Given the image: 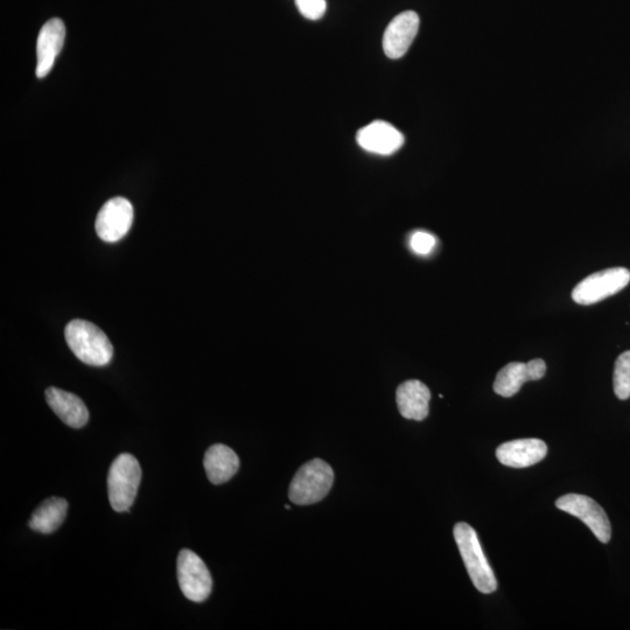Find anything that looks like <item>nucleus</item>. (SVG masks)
Returning <instances> with one entry per match:
<instances>
[{"mask_svg":"<svg viewBox=\"0 0 630 630\" xmlns=\"http://www.w3.org/2000/svg\"><path fill=\"white\" fill-rule=\"evenodd\" d=\"M65 336L68 347L77 359L89 366H107L114 355L108 336L93 322L80 319L70 321Z\"/></svg>","mask_w":630,"mask_h":630,"instance_id":"nucleus-1","label":"nucleus"},{"mask_svg":"<svg viewBox=\"0 0 630 630\" xmlns=\"http://www.w3.org/2000/svg\"><path fill=\"white\" fill-rule=\"evenodd\" d=\"M453 534L476 590L483 594L495 592L497 588L495 574L481 548L476 531L471 525L460 522L455 524Z\"/></svg>","mask_w":630,"mask_h":630,"instance_id":"nucleus-2","label":"nucleus"},{"mask_svg":"<svg viewBox=\"0 0 630 630\" xmlns=\"http://www.w3.org/2000/svg\"><path fill=\"white\" fill-rule=\"evenodd\" d=\"M142 480V468L138 460L123 453L112 462L108 474V494L112 509L117 513L129 511L136 500Z\"/></svg>","mask_w":630,"mask_h":630,"instance_id":"nucleus-3","label":"nucleus"},{"mask_svg":"<svg viewBox=\"0 0 630 630\" xmlns=\"http://www.w3.org/2000/svg\"><path fill=\"white\" fill-rule=\"evenodd\" d=\"M334 472L326 461L314 459L299 469L291 482L289 497L299 506H308L322 499L331 490Z\"/></svg>","mask_w":630,"mask_h":630,"instance_id":"nucleus-4","label":"nucleus"},{"mask_svg":"<svg viewBox=\"0 0 630 630\" xmlns=\"http://www.w3.org/2000/svg\"><path fill=\"white\" fill-rule=\"evenodd\" d=\"M630 282V271L612 268L595 272L574 287L572 299L579 305H592L622 291Z\"/></svg>","mask_w":630,"mask_h":630,"instance_id":"nucleus-5","label":"nucleus"},{"mask_svg":"<svg viewBox=\"0 0 630 630\" xmlns=\"http://www.w3.org/2000/svg\"><path fill=\"white\" fill-rule=\"evenodd\" d=\"M178 581L181 592L193 602H203L212 593V576L203 560L191 550L179 553Z\"/></svg>","mask_w":630,"mask_h":630,"instance_id":"nucleus-6","label":"nucleus"},{"mask_svg":"<svg viewBox=\"0 0 630 630\" xmlns=\"http://www.w3.org/2000/svg\"><path fill=\"white\" fill-rule=\"evenodd\" d=\"M556 507L583 521L601 543L606 544L611 541V522H609L605 510L591 497L567 494L559 497L556 501Z\"/></svg>","mask_w":630,"mask_h":630,"instance_id":"nucleus-7","label":"nucleus"},{"mask_svg":"<svg viewBox=\"0 0 630 630\" xmlns=\"http://www.w3.org/2000/svg\"><path fill=\"white\" fill-rule=\"evenodd\" d=\"M133 207L129 200L114 198L104 203L96 217V233L102 241L115 243L129 233L133 223Z\"/></svg>","mask_w":630,"mask_h":630,"instance_id":"nucleus-8","label":"nucleus"},{"mask_svg":"<svg viewBox=\"0 0 630 630\" xmlns=\"http://www.w3.org/2000/svg\"><path fill=\"white\" fill-rule=\"evenodd\" d=\"M419 30L416 12L399 13L388 25L383 35V51L392 60L401 59L408 52Z\"/></svg>","mask_w":630,"mask_h":630,"instance_id":"nucleus-9","label":"nucleus"},{"mask_svg":"<svg viewBox=\"0 0 630 630\" xmlns=\"http://www.w3.org/2000/svg\"><path fill=\"white\" fill-rule=\"evenodd\" d=\"M546 373V364L541 359L528 363L511 362L499 371L494 382V391L502 397H513L529 381H538Z\"/></svg>","mask_w":630,"mask_h":630,"instance_id":"nucleus-10","label":"nucleus"},{"mask_svg":"<svg viewBox=\"0 0 630 630\" xmlns=\"http://www.w3.org/2000/svg\"><path fill=\"white\" fill-rule=\"evenodd\" d=\"M66 39V27L58 18L48 20L42 26L37 41V74L38 79H44L54 66Z\"/></svg>","mask_w":630,"mask_h":630,"instance_id":"nucleus-11","label":"nucleus"},{"mask_svg":"<svg viewBox=\"0 0 630 630\" xmlns=\"http://www.w3.org/2000/svg\"><path fill=\"white\" fill-rule=\"evenodd\" d=\"M357 144L371 153L389 156L404 144V136L395 126L383 121H375L364 126L356 135Z\"/></svg>","mask_w":630,"mask_h":630,"instance_id":"nucleus-12","label":"nucleus"},{"mask_svg":"<svg viewBox=\"0 0 630 630\" xmlns=\"http://www.w3.org/2000/svg\"><path fill=\"white\" fill-rule=\"evenodd\" d=\"M548 453V446L541 439H517L497 447L496 458L502 465L525 468L538 464Z\"/></svg>","mask_w":630,"mask_h":630,"instance_id":"nucleus-13","label":"nucleus"},{"mask_svg":"<svg viewBox=\"0 0 630 630\" xmlns=\"http://www.w3.org/2000/svg\"><path fill=\"white\" fill-rule=\"evenodd\" d=\"M46 401L63 423L81 429L88 423L89 411L80 397L58 388H48L45 392Z\"/></svg>","mask_w":630,"mask_h":630,"instance_id":"nucleus-14","label":"nucleus"},{"mask_svg":"<svg viewBox=\"0 0 630 630\" xmlns=\"http://www.w3.org/2000/svg\"><path fill=\"white\" fill-rule=\"evenodd\" d=\"M396 399L404 418L420 422L429 416L431 392L424 383L417 380L402 383L397 389Z\"/></svg>","mask_w":630,"mask_h":630,"instance_id":"nucleus-15","label":"nucleus"},{"mask_svg":"<svg viewBox=\"0 0 630 630\" xmlns=\"http://www.w3.org/2000/svg\"><path fill=\"white\" fill-rule=\"evenodd\" d=\"M203 465H205L208 480L214 485H222L237 473L240 468V459L230 447L216 444L208 448Z\"/></svg>","mask_w":630,"mask_h":630,"instance_id":"nucleus-16","label":"nucleus"},{"mask_svg":"<svg viewBox=\"0 0 630 630\" xmlns=\"http://www.w3.org/2000/svg\"><path fill=\"white\" fill-rule=\"evenodd\" d=\"M68 502L61 497H51L42 502L34 511L30 528L41 534H52L58 530L67 516Z\"/></svg>","mask_w":630,"mask_h":630,"instance_id":"nucleus-17","label":"nucleus"},{"mask_svg":"<svg viewBox=\"0 0 630 630\" xmlns=\"http://www.w3.org/2000/svg\"><path fill=\"white\" fill-rule=\"evenodd\" d=\"M613 383L615 395L626 401L630 397V350L616 360Z\"/></svg>","mask_w":630,"mask_h":630,"instance_id":"nucleus-18","label":"nucleus"},{"mask_svg":"<svg viewBox=\"0 0 630 630\" xmlns=\"http://www.w3.org/2000/svg\"><path fill=\"white\" fill-rule=\"evenodd\" d=\"M298 10L306 19L319 20L325 16L326 0H296Z\"/></svg>","mask_w":630,"mask_h":630,"instance_id":"nucleus-19","label":"nucleus"},{"mask_svg":"<svg viewBox=\"0 0 630 630\" xmlns=\"http://www.w3.org/2000/svg\"><path fill=\"white\" fill-rule=\"evenodd\" d=\"M411 248L418 255H427L436 247V238L424 231H417L411 237Z\"/></svg>","mask_w":630,"mask_h":630,"instance_id":"nucleus-20","label":"nucleus"}]
</instances>
